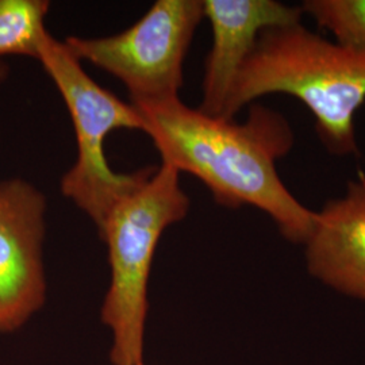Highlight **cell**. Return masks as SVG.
<instances>
[{
    "mask_svg": "<svg viewBox=\"0 0 365 365\" xmlns=\"http://www.w3.org/2000/svg\"><path fill=\"white\" fill-rule=\"evenodd\" d=\"M133 105L163 164L196 176L223 206H253L269 215L288 241L307 242L317 212L289 192L276 170L294 143L280 114L253 106L248 120L235 123L191 108L180 98Z\"/></svg>",
    "mask_w": 365,
    "mask_h": 365,
    "instance_id": "cell-1",
    "label": "cell"
},
{
    "mask_svg": "<svg viewBox=\"0 0 365 365\" xmlns=\"http://www.w3.org/2000/svg\"><path fill=\"white\" fill-rule=\"evenodd\" d=\"M286 93L313 113L329 152H357L356 111L365 103V56L319 37L302 25L261 33L235 80L220 118L233 119L265 95Z\"/></svg>",
    "mask_w": 365,
    "mask_h": 365,
    "instance_id": "cell-2",
    "label": "cell"
},
{
    "mask_svg": "<svg viewBox=\"0 0 365 365\" xmlns=\"http://www.w3.org/2000/svg\"><path fill=\"white\" fill-rule=\"evenodd\" d=\"M179 173L161 163L111 210L99 229L111 269L102 321L113 333L114 365H144L148 282L155 250L164 230L184 220L191 205Z\"/></svg>",
    "mask_w": 365,
    "mask_h": 365,
    "instance_id": "cell-3",
    "label": "cell"
},
{
    "mask_svg": "<svg viewBox=\"0 0 365 365\" xmlns=\"http://www.w3.org/2000/svg\"><path fill=\"white\" fill-rule=\"evenodd\" d=\"M37 61L63 96L76 133L78 158L61 179V192L101 229L111 210L155 172L145 168L131 175L117 173L106 158L107 135L117 129L143 130V117L133 103L96 84L64 41L51 33L41 43Z\"/></svg>",
    "mask_w": 365,
    "mask_h": 365,
    "instance_id": "cell-4",
    "label": "cell"
},
{
    "mask_svg": "<svg viewBox=\"0 0 365 365\" xmlns=\"http://www.w3.org/2000/svg\"><path fill=\"white\" fill-rule=\"evenodd\" d=\"M203 18V0H157L119 34L71 36L64 43L80 63L86 60L119 78L131 103L160 102L179 98L184 58Z\"/></svg>",
    "mask_w": 365,
    "mask_h": 365,
    "instance_id": "cell-5",
    "label": "cell"
},
{
    "mask_svg": "<svg viewBox=\"0 0 365 365\" xmlns=\"http://www.w3.org/2000/svg\"><path fill=\"white\" fill-rule=\"evenodd\" d=\"M46 199L22 179L0 182V314L3 331L25 324L45 300L42 241Z\"/></svg>",
    "mask_w": 365,
    "mask_h": 365,
    "instance_id": "cell-6",
    "label": "cell"
},
{
    "mask_svg": "<svg viewBox=\"0 0 365 365\" xmlns=\"http://www.w3.org/2000/svg\"><path fill=\"white\" fill-rule=\"evenodd\" d=\"M203 9L212 31V45L206 58L199 110L221 117L261 33L299 25L304 13L302 6L274 0H203Z\"/></svg>",
    "mask_w": 365,
    "mask_h": 365,
    "instance_id": "cell-7",
    "label": "cell"
},
{
    "mask_svg": "<svg viewBox=\"0 0 365 365\" xmlns=\"http://www.w3.org/2000/svg\"><path fill=\"white\" fill-rule=\"evenodd\" d=\"M310 274L329 287L365 300V176L349 182L346 194L317 212L307 240Z\"/></svg>",
    "mask_w": 365,
    "mask_h": 365,
    "instance_id": "cell-8",
    "label": "cell"
},
{
    "mask_svg": "<svg viewBox=\"0 0 365 365\" xmlns=\"http://www.w3.org/2000/svg\"><path fill=\"white\" fill-rule=\"evenodd\" d=\"M49 9L46 0H0V58L18 54L38 60L49 33L45 27Z\"/></svg>",
    "mask_w": 365,
    "mask_h": 365,
    "instance_id": "cell-9",
    "label": "cell"
},
{
    "mask_svg": "<svg viewBox=\"0 0 365 365\" xmlns=\"http://www.w3.org/2000/svg\"><path fill=\"white\" fill-rule=\"evenodd\" d=\"M302 9L334 36L337 45L365 56V0H307Z\"/></svg>",
    "mask_w": 365,
    "mask_h": 365,
    "instance_id": "cell-10",
    "label": "cell"
},
{
    "mask_svg": "<svg viewBox=\"0 0 365 365\" xmlns=\"http://www.w3.org/2000/svg\"><path fill=\"white\" fill-rule=\"evenodd\" d=\"M6 76H7V66L0 63V84L6 80Z\"/></svg>",
    "mask_w": 365,
    "mask_h": 365,
    "instance_id": "cell-11",
    "label": "cell"
},
{
    "mask_svg": "<svg viewBox=\"0 0 365 365\" xmlns=\"http://www.w3.org/2000/svg\"><path fill=\"white\" fill-rule=\"evenodd\" d=\"M0 331H3V327H1V314H0Z\"/></svg>",
    "mask_w": 365,
    "mask_h": 365,
    "instance_id": "cell-12",
    "label": "cell"
}]
</instances>
